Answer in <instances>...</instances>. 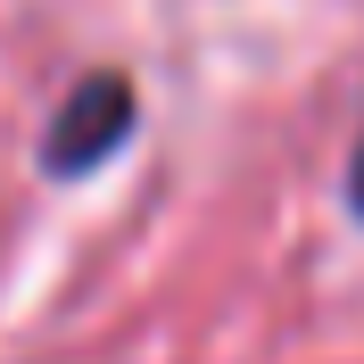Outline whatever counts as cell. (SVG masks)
I'll list each match as a JSON object with an SVG mask.
<instances>
[{
  "label": "cell",
  "mask_w": 364,
  "mask_h": 364,
  "mask_svg": "<svg viewBox=\"0 0 364 364\" xmlns=\"http://www.w3.org/2000/svg\"><path fill=\"white\" fill-rule=\"evenodd\" d=\"M124 124H133V83H124V75H83V83L67 91V108L50 116V166H58V174L100 166L116 141H124Z\"/></svg>",
  "instance_id": "6da1fadb"
},
{
  "label": "cell",
  "mask_w": 364,
  "mask_h": 364,
  "mask_svg": "<svg viewBox=\"0 0 364 364\" xmlns=\"http://www.w3.org/2000/svg\"><path fill=\"white\" fill-rule=\"evenodd\" d=\"M348 199H356V215H364V141H356V166H348Z\"/></svg>",
  "instance_id": "7a4b0ae2"
}]
</instances>
